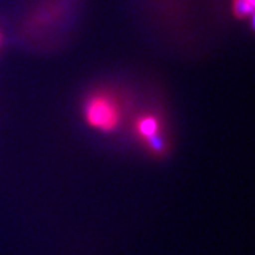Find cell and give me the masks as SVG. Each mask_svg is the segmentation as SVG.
I'll return each instance as SVG.
<instances>
[{"instance_id":"obj_1","label":"cell","mask_w":255,"mask_h":255,"mask_svg":"<svg viewBox=\"0 0 255 255\" xmlns=\"http://www.w3.org/2000/svg\"><path fill=\"white\" fill-rule=\"evenodd\" d=\"M84 118L93 129L111 133L121 123L120 103L108 93H97L85 103Z\"/></svg>"},{"instance_id":"obj_2","label":"cell","mask_w":255,"mask_h":255,"mask_svg":"<svg viewBox=\"0 0 255 255\" xmlns=\"http://www.w3.org/2000/svg\"><path fill=\"white\" fill-rule=\"evenodd\" d=\"M135 131L138 137L147 144L155 154L164 151L165 143L160 134V120L154 115H142L135 121Z\"/></svg>"},{"instance_id":"obj_3","label":"cell","mask_w":255,"mask_h":255,"mask_svg":"<svg viewBox=\"0 0 255 255\" xmlns=\"http://www.w3.org/2000/svg\"><path fill=\"white\" fill-rule=\"evenodd\" d=\"M255 8V0H233V13L239 18L252 16Z\"/></svg>"},{"instance_id":"obj_4","label":"cell","mask_w":255,"mask_h":255,"mask_svg":"<svg viewBox=\"0 0 255 255\" xmlns=\"http://www.w3.org/2000/svg\"><path fill=\"white\" fill-rule=\"evenodd\" d=\"M0 40H1V35H0Z\"/></svg>"}]
</instances>
